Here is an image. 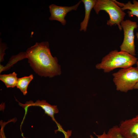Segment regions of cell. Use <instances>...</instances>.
Here are the masks:
<instances>
[{
  "label": "cell",
  "mask_w": 138,
  "mask_h": 138,
  "mask_svg": "<svg viewBox=\"0 0 138 138\" xmlns=\"http://www.w3.org/2000/svg\"><path fill=\"white\" fill-rule=\"evenodd\" d=\"M27 58L33 70L41 76L52 77L60 75V67L57 58L51 54L49 42H36L24 52V59Z\"/></svg>",
  "instance_id": "cell-1"
},
{
  "label": "cell",
  "mask_w": 138,
  "mask_h": 138,
  "mask_svg": "<svg viewBox=\"0 0 138 138\" xmlns=\"http://www.w3.org/2000/svg\"><path fill=\"white\" fill-rule=\"evenodd\" d=\"M137 58L128 53L117 50L112 51L102 59L96 67L102 69L105 73H109L116 68H128L132 67L137 61Z\"/></svg>",
  "instance_id": "cell-2"
},
{
  "label": "cell",
  "mask_w": 138,
  "mask_h": 138,
  "mask_svg": "<svg viewBox=\"0 0 138 138\" xmlns=\"http://www.w3.org/2000/svg\"><path fill=\"white\" fill-rule=\"evenodd\" d=\"M93 8L97 14L102 10L108 14L109 19L107 21L108 25L111 26L117 25L120 30L122 29L120 24L124 20L126 13L113 0H97Z\"/></svg>",
  "instance_id": "cell-3"
},
{
  "label": "cell",
  "mask_w": 138,
  "mask_h": 138,
  "mask_svg": "<svg viewBox=\"0 0 138 138\" xmlns=\"http://www.w3.org/2000/svg\"><path fill=\"white\" fill-rule=\"evenodd\" d=\"M112 75L116 90L121 92L126 93L134 89L138 82V69L137 67L122 68L113 73Z\"/></svg>",
  "instance_id": "cell-4"
},
{
  "label": "cell",
  "mask_w": 138,
  "mask_h": 138,
  "mask_svg": "<svg viewBox=\"0 0 138 138\" xmlns=\"http://www.w3.org/2000/svg\"><path fill=\"white\" fill-rule=\"evenodd\" d=\"M120 24L124 35L123 42L120 46V51L127 52L135 56L136 54L134 31L137 28L138 25L135 21L129 19L123 20Z\"/></svg>",
  "instance_id": "cell-5"
},
{
  "label": "cell",
  "mask_w": 138,
  "mask_h": 138,
  "mask_svg": "<svg viewBox=\"0 0 138 138\" xmlns=\"http://www.w3.org/2000/svg\"><path fill=\"white\" fill-rule=\"evenodd\" d=\"M81 2L80 1L75 5L70 7L59 6L52 4L49 6L51 14L49 19L57 20L63 25H65L66 21L65 18L67 14L72 10H76Z\"/></svg>",
  "instance_id": "cell-6"
},
{
  "label": "cell",
  "mask_w": 138,
  "mask_h": 138,
  "mask_svg": "<svg viewBox=\"0 0 138 138\" xmlns=\"http://www.w3.org/2000/svg\"><path fill=\"white\" fill-rule=\"evenodd\" d=\"M119 129L125 138H138V115L121 122Z\"/></svg>",
  "instance_id": "cell-7"
},
{
  "label": "cell",
  "mask_w": 138,
  "mask_h": 138,
  "mask_svg": "<svg viewBox=\"0 0 138 138\" xmlns=\"http://www.w3.org/2000/svg\"><path fill=\"white\" fill-rule=\"evenodd\" d=\"M24 105L28 106V107L34 106L41 107L44 111L45 113L50 117L54 121L55 120L54 118V115L58 113L59 111L57 106L51 105L44 100L40 101L38 100L34 103L30 101L27 102Z\"/></svg>",
  "instance_id": "cell-8"
},
{
  "label": "cell",
  "mask_w": 138,
  "mask_h": 138,
  "mask_svg": "<svg viewBox=\"0 0 138 138\" xmlns=\"http://www.w3.org/2000/svg\"><path fill=\"white\" fill-rule=\"evenodd\" d=\"M84 3L85 8V16L83 21L80 24V31L83 30L85 32L87 29L90 18V12L93 8L96 2V0H82Z\"/></svg>",
  "instance_id": "cell-9"
},
{
  "label": "cell",
  "mask_w": 138,
  "mask_h": 138,
  "mask_svg": "<svg viewBox=\"0 0 138 138\" xmlns=\"http://www.w3.org/2000/svg\"><path fill=\"white\" fill-rule=\"evenodd\" d=\"M18 78L17 74L14 72L8 74L0 75V79L4 83L7 88L16 86Z\"/></svg>",
  "instance_id": "cell-10"
},
{
  "label": "cell",
  "mask_w": 138,
  "mask_h": 138,
  "mask_svg": "<svg viewBox=\"0 0 138 138\" xmlns=\"http://www.w3.org/2000/svg\"><path fill=\"white\" fill-rule=\"evenodd\" d=\"M133 3L130 1H129L127 3H123L121 9L123 11L128 9L130 10L127 12L128 16L131 17L135 16L138 18V1L133 0Z\"/></svg>",
  "instance_id": "cell-11"
},
{
  "label": "cell",
  "mask_w": 138,
  "mask_h": 138,
  "mask_svg": "<svg viewBox=\"0 0 138 138\" xmlns=\"http://www.w3.org/2000/svg\"><path fill=\"white\" fill-rule=\"evenodd\" d=\"M33 79L32 74L29 76H24L18 78L16 85L17 88L19 89L24 95L27 93V89L30 82Z\"/></svg>",
  "instance_id": "cell-12"
},
{
  "label": "cell",
  "mask_w": 138,
  "mask_h": 138,
  "mask_svg": "<svg viewBox=\"0 0 138 138\" xmlns=\"http://www.w3.org/2000/svg\"><path fill=\"white\" fill-rule=\"evenodd\" d=\"M107 134L108 138H125L121 133L117 125L110 129Z\"/></svg>",
  "instance_id": "cell-13"
},
{
  "label": "cell",
  "mask_w": 138,
  "mask_h": 138,
  "mask_svg": "<svg viewBox=\"0 0 138 138\" xmlns=\"http://www.w3.org/2000/svg\"><path fill=\"white\" fill-rule=\"evenodd\" d=\"M7 48L5 44L2 43L0 41V62L3 61V56L5 54L4 53V51Z\"/></svg>",
  "instance_id": "cell-14"
},
{
  "label": "cell",
  "mask_w": 138,
  "mask_h": 138,
  "mask_svg": "<svg viewBox=\"0 0 138 138\" xmlns=\"http://www.w3.org/2000/svg\"><path fill=\"white\" fill-rule=\"evenodd\" d=\"M97 136V138H108L107 134L106 133L105 131L103 132V133L101 135H96ZM90 138H94L92 135H90Z\"/></svg>",
  "instance_id": "cell-15"
},
{
  "label": "cell",
  "mask_w": 138,
  "mask_h": 138,
  "mask_svg": "<svg viewBox=\"0 0 138 138\" xmlns=\"http://www.w3.org/2000/svg\"><path fill=\"white\" fill-rule=\"evenodd\" d=\"M0 138H6L3 131L2 130L0 132Z\"/></svg>",
  "instance_id": "cell-16"
},
{
  "label": "cell",
  "mask_w": 138,
  "mask_h": 138,
  "mask_svg": "<svg viewBox=\"0 0 138 138\" xmlns=\"http://www.w3.org/2000/svg\"><path fill=\"white\" fill-rule=\"evenodd\" d=\"M138 89V82L136 84L134 87V89Z\"/></svg>",
  "instance_id": "cell-17"
},
{
  "label": "cell",
  "mask_w": 138,
  "mask_h": 138,
  "mask_svg": "<svg viewBox=\"0 0 138 138\" xmlns=\"http://www.w3.org/2000/svg\"><path fill=\"white\" fill-rule=\"evenodd\" d=\"M136 37H137V38L138 39V32H137L136 34Z\"/></svg>",
  "instance_id": "cell-18"
},
{
  "label": "cell",
  "mask_w": 138,
  "mask_h": 138,
  "mask_svg": "<svg viewBox=\"0 0 138 138\" xmlns=\"http://www.w3.org/2000/svg\"><path fill=\"white\" fill-rule=\"evenodd\" d=\"M136 63V64H137V67H136L138 69V61H137V62Z\"/></svg>",
  "instance_id": "cell-19"
},
{
  "label": "cell",
  "mask_w": 138,
  "mask_h": 138,
  "mask_svg": "<svg viewBox=\"0 0 138 138\" xmlns=\"http://www.w3.org/2000/svg\"><path fill=\"white\" fill-rule=\"evenodd\" d=\"M23 138H25V137H24V136H23Z\"/></svg>",
  "instance_id": "cell-20"
}]
</instances>
